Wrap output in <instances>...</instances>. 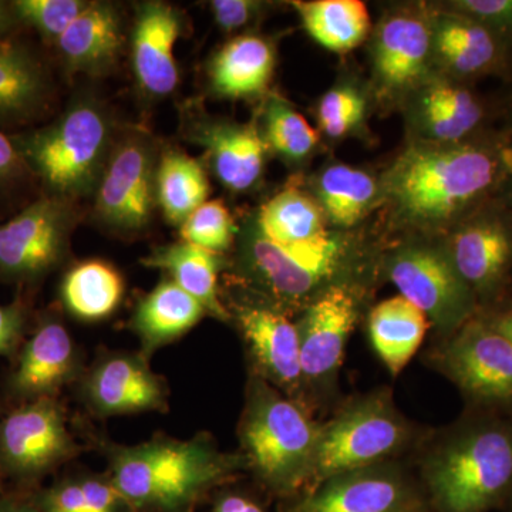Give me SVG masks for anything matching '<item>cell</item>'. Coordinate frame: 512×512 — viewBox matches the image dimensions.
<instances>
[{"mask_svg":"<svg viewBox=\"0 0 512 512\" xmlns=\"http://www.w3.org/2000/svg\"><path fill=\"white\" fill-rule=\"evenodd\" d=\"M500 171H503L504 177L507 178L512 191V144L500 148L497 154Z\"/></svg>","mask_w":512,"mask_h":512,"instance_id":"7dc6e473","label":"cell"},{"mask_svg":"<svg viewBox=\"0 0 512 512\" xmlns=\"http://www.w3.org/2000/svg\"><path fill=\"white\" fill-rule=\"evenodd\" d=\"M359 303L355 289L348 284L332 286L309 302L296 325L305 382H320L335 375L359 320Z\"/></svg>","mask_w":512,"mask_h":512,"instance_id":"9a60e30c","label":"cell"},{"mask_svg":"<svg viewBox=\"0 0 512 512\" xmlns=\"http://www.w3.org/2000/svg\"><path fill=\"white\" fill-rule=\"evenodd\" d=\"M109 477L134 512H187L247 468L242 454L222 453L205 434L106 448Z\"/></svg>","mask_w":512,"mask_h":512,"instance_id":"6da1fadb","label":"cell"},{"mask_svg":"<svg viewBox=\"0 0 512 512\" xmlns=\"http://www.w3.org/2000/svg\"><path fill=\"white\" fill-rule=\"evenodd\" d=\"M49 77L32 50L16 40L0 42V121H18L42 109Z\"/></svg>","mask_w":512,"mask_h":512,"instance_id":"f1b7e54d","label":"cell"},{"mask_svg":"<svg viewBox=\"0 0 512 512\" xmlns=\"http://www.w3.org/2000/svg\"><path fill=\"white\" fill-rule=\"evenodd\" d=\"M410 440L412 429L387 390L360 397L343 407L335 419L320 424L305 491L338 474L386 463Z\"/></svg>","mask_w":512,"mask_h":512,"instance_id":"8992f818","label":"cell"},{"mask_svg":"<svg viewBox=\"0 0 512 512\" xmlns=\"http://www.w3.org/2000/svg\"><path fill=\"white\" fill-rule=\"evenodd\" d=\"M276 50L271 40L255 33L235 36L211 57L207 66L211 92L222 99L262 96L274 77Z\"/></svg>","mask_w":512,"mask_h":512,"instance_id":"7402d4cb","label":"cell"},{"mask_svg":"<svg viewBox=\"0 0 512 512\" xmlns=\"http://www.w3.org/2000/svg\"><path fill=\"white\" fill-rule=\"evenodd\" d=\"M126 293L123 276L109 262L89 259L79 262L64 275L60 295L64 308L74 318L97 322L119 308Z\"/></svg>","mask_w":512,"mask_h":512,"instance_id":"f546056e","label":"cell"},{"mask_svg":"<svg viewBox=\"0 0 512 512\" xmlns=\"http://www.w3.org/2000/svg\"><path fill=\"white\" fill-rule=\"evenodd\" d=\"M183 130L202 147L212 173L229 191H251L261 181L269 148L255 121L235 123L190 111Z\"/></svg>","mask_w":512,"mask_h":512,"instance_id":"5bb4252c","label":"cell"},{"mask_svg":"<svg viewBox=\"0 0 512 512\" xmlns=\"http://www.w3.org/2000/svg\"><path fill=\"white\" fill-rule=\"evenodd\" d=\"M433 53L448 72L467 77L487 72L500 47L493 30L451 12L433 22Z\"/></svg>","mask_w":512,"mask_h":512,"instance_id":"83f0119b","label":"cell"},{"mask_svg":"<svg viewBox=\"0 0 512 512\" xmlns=\"http://www.w3.org/2000/svg\"><path fill=\"white\" fill-rule=\"evenodd\" d=\"M116 134L110 110L100 100L83 96L53 123L12 140L50 197L74 202L93 195Z\"/></svg>","mask_w":512,"mask_h":512,"instance_id":"277c9868","label":"cell"},{"mask_svg":"<svg viewBox=\"0 0 512 512\" xmlns=\"http://www.w3.org/2000/svg\"><path fill=\"white\" fill-rule=\"evenodd\" d=\"M447 8L476 20L495 35L512 33V0H457L448 3Z\"/></svg>","mask_w":512,"mask_h":512,"instance_id":"ab89813d","label":"cell"},{"mask_svg":"<svg viewBox=\"0 0 512 512\" xmlns=\"http://www.w3.org/2000/svg\"><path fill=\"white\" fill-rule=\"evenodd\" d=\"M210 9L218 28L231 33L247 28L254 20L261 18L266 3L255 0H212Z\"/></svg>","mask_w":512,"mask_h":512,"instance_id":"60d3db41","label":"cell"},{"mask_svg":"<svg viewBox=\"0 0 512 512\" xmlns=\"http://www.w3.org/2000/svg\"><path fill=\"white\" fill-rule=\"evenodd\" d=\"M62 409L50 397L10 414L0 426V453L19 474H39L76 453Z\"/></svg>","mask_w":512,"mask_h":512,"instance_id":"2e32d148","label":"cell"},{"mask_svg":"<svg viewBox=\"0 0 512 512\" xmlns=\"http://www.w3.org/2000/svg\"><path fill=\"white\" fill-rule=\"evenodd\" d=\"M16 25H19V20L16 18L12 3L0 2V42L5 40Z\"/></svg>","mask_w":512,"mask_h":512,"instance_id":"bcb514c9","label":"cell"},{"mask_svg":"<svg viewBox=\"0 0 512 512\" xmlns=\"http://www.w3.org/2000/svg\"><path fill=\"white\" fill-rule=\"evenodd\" d=\"M0 512H37L33 510V508L28 507V505L10 503V501H5V503H0Z\"/></svg>","mask_w":512,"mask_h":512,"instance_id":"c3c4849f","label":"cell"},{"mask_svg":"<svg viewBox=\"0 0 512 512\" xmlns=\"http://www.w3.org/2000/svg\"><path fill=\"white\" fill-rule=\"evenodd\" d=\"M478 316L487 323L490 328L507 338L512 343V303L503 308L490 309L487 312H478Z\"/></svg>","mask_w":512,"mask_h":512,"instance_id":"ee69618b","label":"cell"},{"mask_svg":"<svg viewBox=\"0 0 512 512\" xmlns=\"http://www.w3.org/2000/svg\"><path fill=\"white\" fill-rule=\"evenodd\" d=\"M433 57V20L416 10L384 16L372 45L373 79L386 99L417 90Z\"/></svg>","mask_w":512,"mask_h":512,"instance_id":"4fadbf2b","label":"cell"},{"mask_svg":"<svg viewBox=\"0 0 512 512\" xmlns=\"http://www.w3.org/2000/svg\"><path fill=\"white\" fill-rule=\"evenodd\" d=\"M77 357L72 338L56 320L43 323L20 357L13 386L23 396L49 397L76 370Z\"/></svg>","mask_w":512,"mask_h":512,"instance_id":"cb8c5ba5","label":"cell"},{"mask_svg":"<svg viewBox=\"0 0 512 512\" xmlns=\"http://www.w3.org/2000/svg\"><path fill=\"white\" fill-rule=\"evenodd\" d=\"M89 3L84 0H16L12 6L19 23L32 26L43 39L56 45Z\"/></svg>","mask_w":512,"mask_h":512,"instance_id":"74e56055","label":"cell"},{"mask_svg":"<svg viewBox=\"0 0 512 512\" xmlns=\"http://www.w3.org/2000/svg\"><path fill=\"white\" fill-rule=\"evenodd\" d=\"M207 315L200 302L170 278L157 285L134 311L133 326L143 346V356L174 342Z\"/></svg>","mask_w":512,"mask_h":512,"instance_id":"d4e9b609","label":"cell"},{"mask_svg":"<svg viewBox=\"0 0 512 512\" xmlns=\"http://www.w3.org/2000/svg\"><path fill=\"white\" fill-rule=\"evenodd\" d=\"M505 507H508V510H510V512H512V494H511L510 500H508V503H507V505H505Z\"/></svg>","mask_w":512,"mask_h":512,"instance_id":"681fc988","label":"cell"},{"mask_svg":"<svg viewBox=\"0 0 512 512\" xmlns=\"http://www.w3.org/2000/svg\"><path fill=\"white\" fill-rule=\"evenodd\" d=\"M211 187L201 161L177 148L161 151L156 178L157 205L168 224H181L208 201Z\"/></svg>","mask_w":512,"mask_h":512,"instance_id":"4dcf8cb0","label":"cell"},{"mask_svg":"<svg viewBox=\"0 0 512 512\" xmlns=\"http://www.w3.org/2000/svg\"><path fill=\"white\" fill-rule=\"evenodd\" d=\"M292 5L308 35L330 52L356 49L372 29L369 10L360 0H311Z\"/></svg>","mask_w":512,"mask_h":512,"instance_id":"d6a6232c","label":"cell"},{"mask_svg":"<svg viewBox=\"0 0 512 512\" xmlns=\"http://www.w3.org/2000/svg\"><path fill=\"white\" fill-rule=\"evenodd\" d=\"M25 315L18 305H0V355L15 348L22 332Z\"/></svg>","mask_w":512,"mask_h":512,"instance_id":"b9f144b4","label":"cell"},{"mask_svg":"<svg viewBox=\"0 0 512 512\" xmlns=\"http://www.w3.org/2000/svg\"><path fill=\"white\" fill-rule=\"evenodd\" d=\"M430 322L402 295L380 302L369 315V336L376 355L393 376L400 375L423 343Z\"/></svg>","mask_w":512,"mask_h":512,"instance_id":"4316f807","label":"cell"},{"mask_svg":"<svg viewBox=\"0 0 512 512\" xmlns=\"http://www.w3.org/2000/svg\"><path fill=\"white\" fill-rule=\"evenodd\" d=\"M77 221L73 201L47 195L0 225V275L23 281L55 269L69 252Z\"/></svg>","mask_w":512,"mask_h":512,"instance_id":"8fae6325","label":"cell"},{"mask_svg":"<svg viewBox=\"0 0 512 512\" xmlns=\"http://www.w3.org/2000/svg\"><path fill=\"white\" fill-rule=\"evenodd\" d=\"M319 430L302 404L252 377L239 439L247 468L272 494L293 497L308 487Z\"/></svg>","mask_w":512,"mask_h":512,"instance_id":"5b68a950","label":"cell"},{"mask_svg":"<svg viewBox=\"0 0 512 512\" xmlns=\"http://www.w3.org/2000/svg\"><path fill=\"white\" fill-rule=\"evenodd\" d=\"M242 256L266 291L284 302H311L335 285H343L352 262L349 241L328 232L301 244H279L249 224L242 238Z\"/></svg>","mask_w":512,"mask_h":512,"instance_id":"52a82bcc","label":"cell"},{"mask_svg":"<svg viewBox=\"0 0 512 512\" xmlns=\"http://www.w3.org/2000/svg\"><path fill=\"white\" fill-rule=\"evenodd\" d=\"M261 133L269 150L289 164L305 161L319 141L318 133L308 120L279 96L266 100Z\"/></svg>","mask_w":512,"mask_h":512,"instance_id":"e575fe53","label":"cell"},{"mask_svg":"<svg viewBox=\"0 0 512 512\" xmlns=\"http://www.w3.org/2000/svg\"><path fill=\"white\" fill-rule=\"evenodd\" d=\"M25 165L12 138L6 137L0 131V184L8 183L16 177Z\"/></svg>","mask_w":512,"mask_h":512,"instance_id":"7bdbcfd3","label":"cell"},{"mask_svg":"<svg viewBox=\"0 0 512 512\" xmlns=\"http://www.w3.org/2000/svg\"><path fill=\"white\" fill-rule=\"evenodd\" d=\"M43 512H134L109 476L67 478L46 491Z\"/></svg>","mask_w":512,"mask_h":512,"instance_id":"d590c367","label":"cell"},{"mask_svg":"<svg viewBox=\"0 0 512 512\" xmlns=\"http://www.w3.org/2000/svg\"><path fill=\"white\" fill-rule=\"evenodd\" d=\"M84 396L90 409L104 417L167 407L165 384L144 356L110 355L99 360L84 382Z\"/></svg>","mask_w":512,"mask_h":512,"instance_id":"d6986e66","label":"cell"},{"mask_svg":"<svg viewBox=\"0 0 512 512\" xmlns=\"http://www.w3.org/2000/svg\"><path fill=\"white\" fill-rule=\"evenodd\" d=\"M123 19L110 2H90L56 42L70 73L101 76L119 63L124 46Z\"/></svg>","mask_w":512,"mask_h":512,"instance_id":"44dd1931","label":"cell"},{"mask_svg":"<svg viewBox=\"0 0 512 512\" xmlns=\"http://www.w3.org/2000/svg\"><path fill=\"white\" fill-rule=\"evenodd\" d=\"M379 195L373 175L348 164H333L320 173L313 197L330 224L352 228L375 207Z\"/></svg>","mask_w":512,"mask_h":512,"instance_id":"1f68e13d","label":"cell"},{"mask_svg":"<svg viewBox=\"0 0 512 512\" xmlns=\"http://www.w3.org/2000/svg\"><path fill=\"white\" fill-rule=\"evenodd\" d=\"M412 119L423 143H460L483 120V107L464 87L434 80L417 90Z\"/></svg>","mask_w":512,"mask_h":512,"instance_id":"603a6c76","label":"cell"},{"mask_svg":"<svg viewBox=\"0 0 512 512\" xmlns=\"http://www.w3.org/2000/svg\"><path fill=\"white\" fill-rule=\"evenodd\" d=\"M254 227L279 244H301L328 234V220L313 195L299 187H288L266 201Z\"/></svg>","mask_w":512,"mask_h":512,"instance_id":"836d02e7","label":"cell"},{"mask_svg":"<svg viewBox=\"0 0 512 512\" xmlns=\"http://www.w3.org/2000/svg\"><path fill=\"white\" fill-rule=\"evenodd\" d=\"M237 225L224 201L204 202L180 225L181 241L222 254L234 244Z\"/></svg>","mask_w":512,"mask_h":512,"instance_id":"8d00e7d4","label":"cell"},{"mask_svg":"<svg viewBox=\"0 0 512 512\" xmlns=\"http://www.w3.org/2000/svg\"><path fill=\"white\" fill-rule=\"evenodd\" d=\"M386 269L400 295L416 305L444 339L478 315L476 295L458 275L446 249L406 245L390 256Z\"/></svg>","mask_w":512,"mask_h":512,"instance_id":"30bf717a","label":"cell"},{"mask_svg":"<svg viewBox=\"0 0 512 512\" xmlns=\"http://www.w3.org/2000/svg\"><path fill=\"white\" fill-rule=\"evenodd\" d=\"M498 173L497 154L483 147L419 143L397 158L380 188L404 221L443 227L483 198Z\"/></svg>","mask_w":512,"mask_h":512,"instance_id":"3957f363","label":"cell"},{"mask_svg":"<svg viewBox=\"0 0 512 512\" xmlns=\"http://www.w3.org/2000/svg\"><path fill=\"white\" fill-rule=\"evenodd\" d=\"M184 19L170 3L143 2L137 6L131 30V67L141 92L164 99L180 80L174 46L183 33Z\"/></svg>","mask_w":512,"mask_h":512,"instance_id":"e0dca14e","label":"cell"},{"mask_svg":"<svg viewBox=\"0 0 512 512\" xmlns=\"http://www.w3.org/2000/svg\"><path fill=\"white\" fill-rule=\"evenodd\" d=\"M141 264L167 272L171 281L200 302L207 315L228 319V312L218 296V275L222 266L220 254L180 241L154 249L141 259Z\"/></svg>","mask_w":512,"mask_h":512,"instance_id":"484cf974","label":"cell"},{"mask_svg":"<svg viewBox=\"0 0 512 512\" xmlns=\"http://www.w3.org/2000/svg\"><path fill=\"white\" fill-rule=\"evenodd\" d=\"M157 141L140 127L117 130L116 140L93 192L94 215L119 234H138L157 207Z\"/></svg>","mask_w":512,"mask_h":512,"instance_id":"ba28073f","label":"cell"},{"mask_svg":"<svg viewBox=\"0 0 512 512\" xmlns=\"http://www.w3.org/2000/svg\"><path fill=\"white\" fill-rule=\"evenodd\" d=\"M212 512H265L256 501L241 494H225L218 498Z\"/></svg>","mask_w":512,"mask_h":512,"instance_id":"f6af8a7d","label":"cell"},{"mask_svg":"<svg viewBox=\"0 0 512 512\" xmlns=\"http://www.w3.org/2000/svg\"><path fill=\"white\" fill-rule=\"evenodd\" d=\"M187 512H194V510H190V511H187Z\"/></svg>","mask_w":512,"mask_h":512,"instance_id":"f907efd6","label":"cell"},{"mask_svg":"<svg viewBox=\"0 0 512 512\" xmlns=\"http://www.w3.org/2000/svg\"><path fill=\"white\" fill-rule=\"evenodd\" d=\"M424 494L399 467L348 471L299 494L288 512H427Z\"/></svg>","mask_w":512,"mask_h":512,"instance_id":"7c38bea8","label":"cell"},{"mask_svg":"<svg viewBox=\"0 0 512 512\" xmlns=\"http://www.w3.org/2000/svg\"><path fill=\"white\" fill-rule=\"evenodd\" d=\"M366 99L352 86L330 89L320 99L318 120L320 130L330 138L348 136L365 117Z\"/></svg>","mask_w":512,"mask_h":512,"instance_id":"f35d334b","label":"cell"},{"mask_svg":"<svg viewBox=\"0 0 512 512\" xmlns=\"http://www.w3.org/2000/svg\"><path fill=\"white\" fill-rule=\"evenodd\" d=\"M477 302L498 298L512 274V228L484 217L461 225L446 248Z\"/></svg>","mask_w":512,"mask_h":512,"instance_id":"ac0fdd59","label":"cell"},{"mask_svg":"<svg viewBox=\"0 0 512 512\" xmlns=\"http://www.w3.org/2000/svg\"><path fill=\"white\" fill-rule=\"evenodd\" d=\"M434 360L470 409L512 414V343L480 316L444 339Z\"/></svg>","mask_w":512,"mask_h":512,"instance_id":"9c48e42d","label":"cell"},{"mask_svg":"<svg viewBox=\"0 0 512 512\" xmlns=\"http://www.w3.org/2000/svg\"><path fill=\"white\" fill-rule=\"evenodd\" d=\"M424 484L436 512H488L512 494V414L470 409L431 451Z\"/></svg>","mask_w":512,"mask_h":512,"instance_id":"7a4b0ae2","label":"cell"},{"mask_svg":"<svg viewBox=\"0 0 512 512\" xmlns=\"http://www.w3.org/2000/svg\"><path fill=\"white\" fill-rule=\"evenodd\" d=\"M239 329L262 379L288 393L295 400L305 377L301 363L298 326L284 313L259 305L237 309Z\"/></svg>","mask_w":512,"mask_h":512,"instance_id":"ffe728a7","label":"cell"}]
</instances>
